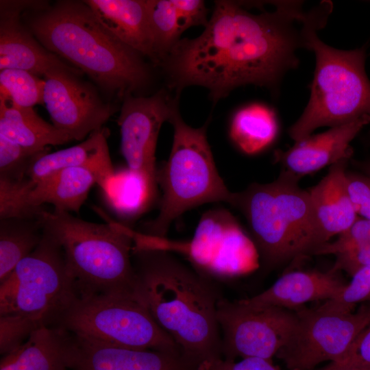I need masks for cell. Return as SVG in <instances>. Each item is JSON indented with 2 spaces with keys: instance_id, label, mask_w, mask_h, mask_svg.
<instances>
[{
  "instance_id": "obj_1",
  "label": "cell",
  "mask_w": 370,
  "mask_h": 370,
  "mask_svg": "<svg viewBox=\"0 0 370 370\" xmlns=\"http://www.w3.org/2000/svg\"><path fill=\"white\" fill-rule=\"evenodd\" d=\"M274 10L249 12L241 2L217 1L204 32L183 38L162 63L177 95L191 85L206 88L214 102L247 84L275 90L284 74L299 64L296 52L323 25L319 5L273 1Z\"/></svg>"
},
{
  "instance_id": "obj_2",
  "label": "cell",
  "mask_w": 370,
  "mask_h": 370,
  "mask_svg": "<svg viewBox=\"0 0 370 370\" xmlns=\"http://www.w3.org/2000/svg\"><path fill=\"white\" fill-rule=\"evenodd\" d=\"M132 259L139 300L183 354L197 365L222 357L214 280L164 250L134 244Z\"/></svg>"
},
{
  "instance_id": "obj_3",
  "label": "cell",
  "mask_w": 370,
  "mask_h": 370,
  "mask_svg": "<svg viewBox=\"0 0 370 370\" xmlns=\"http://www.w3.org/2000/svg\"><path fill=\"white\" fill-rule=\"evenodd\" d=\"M21 18L45 49L86 73L108 96L123 99L150 79L141 55L112 34L84 1H36Z\"/></svg>"
},
{
  "instance_id": "obj_4",
  "label": "cell",
  "mask_w": 370,
  "mask_h": 370,
  "mask_svg": "<svg viewBox=\"0 0 370 370\" xmlns=\"http://www.w3.org/2000/svg\"><path fill=\"white\" fill-rule=\"evenodd\" d=\"M300 178L282 169L271 182L253 183L233 193L230 204L244 215L267 267L313 256L321 245L309 193L299 186Z\"/></svg>"
},
{
  "instance_id": "obj_5",
  "label": "cell",
  "mask_w": 370,
  "mask_h": 370,
  "mask_svg": "<svg viewBox=\"0 0 370 370\" xmlns=\"http://www.w3.org/2000/svg\"><path fill=\"white\" fill-rule=\"evenodd\" d=\"M41 220L44 230L61 247L79 295H121L138 299L131 229L112 220L95 223L55 210H46Z\"/></svg>"
},
{
  "instance_id": "obj_6",
  "label": "cell",
  "mask_w": 370,
  "mask_h": 370,
  "mask_svg": "<svg viewBox=\"0 0 370 370\" xmlns=\"http://www.w3.org/2000/svg\"><path fill=\"white\" fill-rule=\"evenodd\" d=\"M173 127L168 160L157 169L162 190L157 217L142 226L141 234L164 238L173 221L200 205L223 201L230 204V191L217 169L206 136L207 125L194 128L180 116L178 105L169 120Z\"/></svg>"
},
{
  "instance_id": "obj_7",
  "label": "cell",
  "mask_w": 370,
  "mask_h": 370,
  "mask_svg": "<svg viewBox=\"0 0 370 370\" xmlns=\"http://www.w3.org/2000/svg\"><path fill=\"white\" fill-rule=\"evenodd\" d=\"M317 30L308 36L307 49L316 65L308 103L289 127V136L300 140L321 127L343 125L370 116V81L365 72L366 48L341 50L321 41Z\"/></svg>"
},
{
  "instance_id": "obj_8",
  "label": "cell",
  "mask_w": 370,
  "mask_h": 370,
  "mask_svg": "<svg viewBox=\"0 0 370 370\" xmlns=\"http://www.w3.org/2000/svg\"><path fill=\"white\" fill-rule=\"evenodd\" d=\"M79 296L61 247L43 229L39 245L0 283V316L23 317L36 328H54Z\"/></svg>"
},
{
  "instance_id": "obj_9",
  "label": "cell",
  "mask_w": 370,
  "mask_h": 370,
  "mask_svg": "<svg viewBox=\"0 0 370 370\" xmlns=\"http://www.w3.org/2000/svg\"><path fill=\"white\" fill-rule=\"evenodd\" d=\"M54 328L116 347L182 352L143 303L133 296L79 295Z\"/></svg>"
},
{
  "instance_id": "obj_10",
  "label": "cell",
  "mask_w": 370,
  "mask_h": 370,
  "mask_svg": "<svg viewBox=\"0 0 370 370\" xmlns=\"http://www.w3.org/2000/svg\"><path fill=\"white\" fill-rule=\"evenodd\" d=\"M287 343L276 356L288 370H313L323 362L343 361L370 324V304L344 314L302 308Z\"/></svg>"
},
{
  "instance_id": "obj_11",
  "label": "cell",
  "mask_w": 370,
  "mask_h": 370,
  "mask_svg": "<svg viewBox=\"0 0 370 370\" xmlns=\"http://www.w3.org/2000/svg\"><path fill=\"white\" fill-rule=\"evenodd\" d=\"M161 248L182 254L200 273L213 278H228L251 271L259 256L252 241L226 209L204 213L190 241L163 238Z\"/></svg>"
},
{
  "instance_id": "obj_12",
  "label": "cell",
  "mask_w": 370,
  "mask_h": 370,
  "mask_svg": "<svg viewBox=\"0 0 370 370\" xmlns=\"http://www.w3.org/2000/svg\"><path fill=\"white\" fill-rule=\"evenodd\" d=\"M217 319L224 359L272 360L291 336L297 315L295 311L282 308L254 307L241 299L223 298L218 304Z\"/></svg>"
},
{
  "instance_id": "obj_13",
  "label": "cell",
  "mask_w": 370,
  "mask_h": 370,
  "mask_svg": "<svg viewBox=\"0 0 370 370\" xmlns=\"http://www.w3.org/2000/svg\"><path fill=\"white\" fill-rule=\"evenodd\" d=\"M177 99L162 90L149 97L127 94L120 108L121 153L128 169L143 183L148 208L158 195L155 153L159 132L178 105Z\"/></svg>"
},
{
  "instance_id": "obj_14",
  "label": "cell",
  "mask_w": 370,
  "mask_h": 370,
  "mask_svg": "<svg viewBox=\"0 0 370 370\" xmlns=\"http://www.w3.org/2000/svg\"><path fill=\"white\" fill-rule=\"evenodd\" d=\"M80 75L56 69L42 77L43 102L53 125L76 140L103 129L118 110L116 105L103 101L95 88Z\"/></svg>"
},
{
  "instance_id": "obj_15",
  "label": "cell",
  "mask_w": 370,
  "mask_h": 370,
  "mask_svg": "<svg viewBox=\"0 0 370 370\" xmlns=\"http://www.w3.org/2000/svg\"><path fill=\"white\" fill-rule=\"evenodd\" d=\"M36 1H0V71L21 69L40 77L60 69L83 73L45 49L23 23L22 13Z\"/></svg>"
},
{
  "instance_id": "obj_16",
  "label": "cell",
  "mask_w": 370,
  "mask_h": 370,
  "mask_svg": "<svg viewBox=\"0 0 370 370\" xmlns=\"http://www.w3.org/2000/svg\"><path fill=\"white\" fill-rule=\"evenodd\" d=\"M70 336V370L197 369V364L182 352L121 347Z\"/></svg>"
},
{
  "instance_id": "obj_17",
  "label": "cell",
  "mask_w": 370,
  "mask_h": 370,
  "mask_svg": "<svg viewBox=\"0 0 370 370\" xmlns=\"http://www.w3.org/2000/svg\"><path fill=\"white\" fill-rule=\"evenodd\" d=\"M370 123V116H364L347 123L330 127L328 130L310 135L286 150L276 149L274 162L297 176L313 173L336 162L350 158V143L360 131Z\"/></svg>"
},
{
  "instance_id": "obj_18",
  "label": "cell",
  "mask_w": 370,
  "mask_h": 370,
  "mask_svg": "<svg viewBox=\"0 0 370 370\" xmlns=\"http://www.w3.org/2000/svg\"><path fill=\"white\" fill-rule=\"evenodd\" d=\"M338 273L331 269L326 272L290 271L260 293L241 300L254 307H278L297 311L308 302L326 301L336 297L347 284Z\"/></svg>"
},
{
  "instance_id": "obj_19",
  "label": "cell",
  "mask_w": 370,
  "mask_h": 370,
  "mask_svg": "<svg viewBox=\"0 0 370 370\" xmlns=\"http://www.w3.org/2000/svg\"><path fill=\"white\" fill-rule=\"evenodd\" d=\"M349 160H341L329 166L327 174L308 189L321 245L345 231L359 217L347 185Z\"/></svg>"
},
{
  "instance_id": "obj_20",
  "label": "cell",
  "mask_w": 370,
  "mask_h": 370,
  "mask_svg": "<svg viewBox=\"0 0 370 370\" xmlns=\"http://www.w3.org/2000/svg\"><path fill=\"white\" fill-rule=\"evenodd\" d=\"M84 1L112 34L156 64L146 0Z\"/></svg>"
},
{
  "instance_id": "obj_21",
  "label": "cell",
  "mask_w": 370,
  "mask_h": 370,
  "mask_svg": "<svg viewBox=\"0 0 370 370\" xmlns=\"http://www.w3.org/2000/svg\"><path fill=\"white\" fill-rule=\"evenodd\" d=\"M73 167H88L97 172L103 181L105 190L115 175L103 129L75 146L38 156L29 167L26 175L34 182L58 171Z\"/></svg>"
},
{
  "instance_id": "obj_22",
  "label": "cell",
  "mask_w": 370,
  "mask_h": 370,
  "mask_svg": "<svg viewBox=\"0 0 370 370\" xmlns=\"http://www.w3.org/2000/svg\"><path fill=\"white\" fill-rule=\"evenodd\" d=\"M70 333L53 327L36 329L0 362V370H70Z\"/></svg>"
},
{
  "instance_id": "obj_23",
  "label": "cell",
  "mask_w": 370,
  "mask_h": 370,
  "mask_svg": "<svg viewBox=\"0 0 370 370\" xmlns=\"http://www.w3.org/2000/svg\"><path fill=\"white\" fill-rule=\"evenodd\" d=\"M101 188L103 181L100 175L88 167H73L58 171L35 182L30 195L32 205L43 207L52 204L55 211L78 213L92 186Z\"/></svg>"
},
{
  "instance_id": "obj_24",
  "label": "cell",
  "mask_w": 370,
  "mask_h": 370,
  "mask_svg": "<svg viewBox=\"0 0 370 370\" xmlns=\"http://www.w3.org/2000/svg\"><path fill=\"white\" fill-rule=\"evenodd\" d=\"M0 136L34 153L45 152L49 145H59L72 138L46 122L33 108H23L0 97Z\"/></svg>"
},
{
  "instance_id": "obj_25",
  "label": "cell",
  "mask_w": 370,
  "mask_h": 370,
  "mask_svg": "<svg viewBox=\"0 0 370 370\" xmlns=\"http://www.w3.org/2000/svg\"><path fill=\"white\" fill-rule=\"evenodd\" d=\"M278 132L279 124L274 110L263 104L252 103L234 114L230 134L241 151L252 155L270 146Z\"/></svg>"
},
{
  "instance_id": "obj_26",
  "label": "cell",
  "mask_w": 370,
  "mask_h": 370,
  "mask_svg": "<svg viewBox=\"0 0 370 370\" xmlns=\"http://www.w3.org/2000/svg\"><path fill=\"white\" fill-rule=\"evenodd\" d=\"M43 236L40 219H0V283L29 255Z\"/></svg>"
},
{
  "instance_id": "obj_27",
  "label": "cell",
  "mask_w": 370,
  "mask_h": 370,
  "mask_svg": "<svg viewBox=\"0 0 370 370\" xmlns=\"http://www.w3.org/2000/svg\"><path fill=\"white\" fill-rule=\"evenodd\" d=\"M156 64H162L186 27L171 0H146Z\"/></svg>"
},
{
  "instance_id": "obj_28",
  "label": "cell",
  "mask_w": 370,
  "mask_h": 370,
  "mask_svg": "<svg viewBox=\"0 0 370 370\" xmlns=\"http://www.w3.org/2000/svg\"><path fill=\"white\" fill-rule=\"evenodd\" d=\"M34 185L27 176L20 179L0 176V219H40L46 210L31 203Z\"/></svg>"
},
{
  "instance_id": "obj_29",
  "label": "cell",
  "mask_w": 370,
  "mask_h": 370,
  "mask_svg": "<svg viewBox=\"0 0 370 370\" xmlns=\"http://www.w3.org/2000/svg\"><path fill=\"white\" fill-rule=\"evenodd\" d=\"M45 82L29 71L21 69L0 71V97L23 108L44 104Z\"/></svg>"
},
{
  "instance_id": "obj_30",
  "label": "cell",
  "mask_w": 370,
  "mask_h": 370,
  "mask_svg": "<svg viewBox=\"0 0 370 370\" xmlns=\"http://www.w3.org/2000/svg\"><path fill=\"white\" fill-rule=\"evenodd\" d=\"M367 301H370V264L358 271L336 297L325 301L318 308L344 314L353 312L358 304Z\"/></svg>"
},
{
  "instance_id": "obj_31",
  "label": "cell",
  "mask_w": 370,
  "mask_h": 370,
  "mask_svg": "<svg viewBox=\"0 0 370 370\" xmlns=\"http://www.w3.org/2000/svg\"><path fill=\"white\" fill-rule=\"evenodd\" d=\"M45 152L34 153L0 136V176L13 179L27 176V171L32 163Z\"/></svg>"
},
{
  "instance_id": "obj_32",
  "label": "cell",
  "mask_w": 370,
  "mask_h": 370,
  "mask_svg": "<svg viewBox=\"0 0 370 370\" xmlns=\"http://www.w3.org/2000/svg\"><path fill=\"white\" fill-rule=\"evenodd\" d=\"M370 242V219L358 217L333 241L317 247L313 256L337 255Z\"/></svg>"
},
{
  "instance_id": "obj_33",
  "label": "cell",
  "mask_w": 370,
  "mask_h": 370,
  "mask_svg": "<svg viewBox=\"0 0 370 370\" xmlns=\"http://www.w3.org/2000/svg\"><path fill=\"white\" fill-rule=\"evenodd\" d=\"M37 328L28 320L15 315L0 316V352L2 356L21 345Z\"/></svg>"
},
{
  "instance_id": "obj_34",
  "label": "cell",
  "mask_w": 370,
  "mask_h": 370,
  "mask_svg": "<svg viewBox=\"0 0 370 370\" xmlns=\"http://www.w3.org/2000/svg\"><path fill=\"white\" fill-rule=\"evenodd\" d=\"M196 370H282L272 360L259 357H247L239 361L222 357L211 358L200 362Z\"/></svg>"
},
{
  "instance_id": "obj_35",
  "label": "cell",
  "mask_w": 370,
  "mask_h": 370,
  "mask_svg": "<svg viewBox=\"0 0 370 370\" xmlns=\"http://www.w3.org/2000/svg\"><path fill=\"white\" fill-rule=\"evenodd\" d=\"M348 191L360 217L370 219V175L346 171Z\"/></svg>"
},
{
  "instance_id": "obj_36",
  "label": "cell",
  "mask_w": 370,
  "mask_h": 370,
  "mask_svg": "<svg viewBox=\"0 0 370 370\" xmlns=\"http://www.w3.org/2000/svg\"><path fill=\"white\" fill-rule=\"evenodd\" d=\"M334 272L344 271L353 276L358 271L370 264V242L335 256Z\"/></svg>"
},
{
  "instance_id": "obj_37",
  "label": "cell",
  "mask_w": 370,
  "mask_h": 370,
  "mask_svg": "<svg viewBox=\"0 0 370 370\" xmlns=\"http://www.w3.org/2000/svg\"><path fill=\"white\" fill-rule=\"evenodd\" d=\"M186 29L194 25H207V9L200 0H171Z\"/></svg>"
},
{
  "instance_id": "obj_38",
  "label": "cell",
  "mask_w": 370,
  "mask_h": 370,
  "mask_svg": "<svg viewBox=\"0 0 370 370\" xmlns=\"http://www.w3.org/2000/svg\"><path fill=\"white\" fill-rule=\"evenodd\" d=\"M346 363L370 366V324L359 334L345 358Z\"/></svg>"
},
{
  "instance_id": "obj_39",
  "label": "cell",
  "mask_w": 370,
  "mask_h": 370,
  "mask_svg": "<svg viewBox=\"0 0 370 370\" xmlns=\"http://www.w3.org/2000/svg\"><path fill=\"white\" fill-rule=\"evenodd\" d=\"M318 370H370V366L354 365L344 362H329Z\"/></svg>"
},
{
  "instance_id": "obj_40",
  "label": "cell",
  "mask_w": 370,
  "mask_h": 370,
  "mask_svg": "<svg viewBox=\"0 0 370 370\" xmlns=\"http://www.w3.org/2000/svg\"><path fill=\"white\" fill-rule=\"evenodd\" d=\"M365 173L370 175V161L365 164Z\"/></svg>"
}]
</instances>
